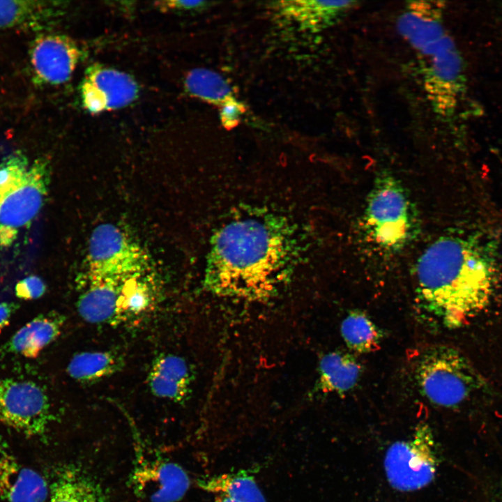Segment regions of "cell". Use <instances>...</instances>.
Returning a JSON list of instances; mask_svg holds the SVG:
<instances>
[{"label":"cell","mask_w":502,"mask_h":502,"mask_svg":"<svg viewBox=\"0 0 502 502\" xmlns=\"http://www.w3.org/2000/svg\"><path fill=\"white\" fill-rule=\"evenodd\" d=\"M236 223L217 238L206 283L219 295L267 300L277 282L281 238L259 222Z\"/></svg>","instance_id":"7a4b0ae2"},{"label":"cell","mask_w":502,"mask_h":502,"mask_svg":"<svg viewBox=\"0 0 502 502\" xmlns=\"http://www.w3.org/2000/svg\"><path fill=\"white\" fill-rule=\"evenodd\" d=\"M424 86L435 111L450 116L455 111L466 86L464 62L448 36L437 49L425 57Z\"/></svg>","instance_id":"30bf717a"},{"label":"cell","mask_w":502,"mask_h":502,"mask_svg":"<svg viewBox=\"0 0 502 502\" xmlns=\"http://www.w3.org/2000/svg\"><path fill=\"white\" fill-rule=\"evenodd\" d=\"M413 211L402 187L390 176L375 183L368 197L365 221L374 241L381 247L396 250L413 231Z\"/></svg>","instance_id":"8992f818"},{"label":"cell","mask_w":502,"mask_h":502,"mask_svg":"<svg viewBox=\"0 0 502 502\" xmlns=\"http://www.w3.org/2000/svg\"><path fill=\"white\" fill-rule=\"evenodd\" d=\"M500 502H502V499H501V500L500 501Z\"/></svg>","instance_id":"4dcf8cb0"},{"label":"cell","mask_w":502,"mask_h":502,"mask_svg":"<svg viewBox=\"0 0 502 502\" xmlns=\"http://www.w3.org/2000/svg\"><path fill=\"white\" fill-rule=\"evenodd\" d=\"M499 277L496 239L476 231L443 236L418 260V295L442 324L457 327L489 305Z\"/></svg>","instance_id":"6da1fadb"},{"label":"cell","mask_w":502,"mask_h":502,"mask_svg":"<svg viewBox=\"0 0 502 502\" xmlns=\"http://www.w3.org/2000/svg\"><path fill=\"white\" fill-rule=\"evenodd\" d=\"M50 169L47 158H38L20 181L0 194L1 247L10 246L40 213L48 192Z\"/></svg>","instance_id":"52a82bcc"},{"label":"cell","mask_w":502,"mask_h":502,"mask_svg":"<svg viewBox=\"0 0 502 502\" xmlns=\"http://www.w3.org/2000/svg\"><path fill=\"white\" fill-rule=\"evenodd\" d=\"M443 2L411 1L400 17L397 28L420 54L448 34L443 22Z\"/></svg>","instance_id":"5bb4252c"},{"label":"cell","mask_w":502,"mask_h":502,"mask_svg":"<svg viewBox=\"0 0 502 502\" xmlns=\"http://www.w3.org/2000/svg\"><path fill=\"white\" fill-rule=\"evenodd\" d=\"M147 383L155 396L183 402L190 393L191 375L189 367L181 357L161 354L152 363Z\"/></svg>","instance_id":"e0dca14e"},{"label":"cell","mask_w":502,"mask_h":502,"mask_svg":"<svg viewBox=\"0 0 502 502\" xmlns=\"http://www.w3.org/2000/svg\"><path fill=\"white\" fill-rule=\"evenodd\" d=\"M197 485L205 492L239 502H267L254 477L245 471L201 477L197 480Z\"/></svg>","instance_id":"7402d4cb"},{"label":"cell","mask_w":502,"mask_h":502,"mask_svg":"<svg viewBox=\"0 0 502 502\" xmlns=\"http://www.w3.org/2000/svg\"><path fill=\"white\" fill-rule=\"evenodd\" d=\"M54 419L44 390L35 382L0 379V422L27 437L45 434Z\"/></svg>","instance_id":"9c48e42d"},{"label":"cell","mask_w":502,"mask_h":502,"mask_svg":"<svg viewBox=\"0 0 502 502\" xmlns=\"http://www.w3.org/2000/svg\"><path fill=\"white\" fill-rule=\"evenodd\" d=\"M340 331L347 347L358 353H367L378 348L381 333L363 312H351L342 320Z\"/></svg>","instance_id":"603a6c76"},{"label":"cell","mask_w":502,"mask_h":502,"mask_svg":"<svg viewBox=\"0 0 502 502\" xmlns=\"http://www.w3.org/2000/svg\"><path fill=\"white\" fill-rule=\"evenodd\" d=\"M29 55L36 82L56 85L70 78L78 63L80 52L69 37L47 33L34 38Z\"/></svg>","instance_id":"7c38bea8"},{"label":"cell","mask_w":502,"mask_h":502,"mask_svg":"<svg viewBox=\"0 0 502 502\" xmlns=\"http://www.w3.org/2000/svg\"><path fill=\"white\" fill-rule=\"evenodd\" d=\"M27 158L18 151L0 164V194L20 181L30 167Z\"/></svg>","instance_id":"d4e9b609"},{"label":"cell","mask_w":502,"mask_h":502,"mask_svg":"<svg viewBox=\"0 0 502 502\" xmlns=\"http://www.w3.org/2000/svg\"><path fill=\"white\" fill-rule=\"evenodd\" d=\"M185 85L190 94L210 102L223 104L233 98L231 88L223 77L208 69L191 70Z\"/></svg>","instance_id":"cb8c5ba5"},{"label":"cell","mask_w":502,"mask_h":502,"mask_svg":"<svg viewBox=\"0 0 502 502\" xmlns=\"http://www.w3.org/2000/svg\"><path fill=\"white\" fill-rule=\"evenodd\" d=\"M356 4V1H282L277 7L281 15L301 27L318 31L334 24Z\"/></svg>","instance_id":"ac0fdd59"},{"label":"cell","mask_w":502,"mask_h":502,"mask_svg":"<svg viewBox=\"0 0 502 502\" xmlns=\"http://www.w3.org/2000/svg\"><path fill=\"white\" fill-rule=\"evenodd\" d=\"M57 8L52 1H0V29H40L56 16Z\"/></svg>","instance_id":"ffe728a7"},{"label":"cell","mask_w":502,"mask_h":502,"mask_svg":"<svg viewBox=\"0 0 502 502\" xmlns=\"http://www.w3.org/2000/svg\"><path fill=\"white\" fill-rule=\"evenodd\" d=\"M50 485L15 457L0 437V498L5 502H47Z\"/></svg>","instance_id":"4fadbf2b"},{"label":"cell","mask_w":502,"mask_h":502,"mask_svg":"<svg viewBox=\"0 0 502 502\" xmlns=\"http://www.w3.org/2000/svg\"><path fill=\"white\" fill-rule=\"evenodd\" d=\"M204 1H163V2H158L157 5L158 6L160 7L161 8H165V9H173V8H180V9H190V8H195L197 7H199L204 3Z\"/></svg>","instance_id":"f1b7e54d"},{"label":"cell","mask_w":502,"mask_h":502,"mask_svg":"<svg viewBox=\"0 0 502 502\" xmlns=\"http://www.w3.org/2000/svg\"><path fill=\"white\" fill-rule=\"evenodd\" d=\"M19 305L10 302H0V333L9 324Z\"/></svg>","instance_id":"83f0119b"},{"label":"cell","mask_w":502,"mask_h":502,"mask_svg":"<svg viewBox=\"0 0 502 502\" xmlns=\"http://www.w3.org/2000/svg\"><path fill=\"white\" fill-rule=\"evenodd\" d=\"M383 464L387 480L395 489L415 491L431 483L436 473L437 457L428 425H418L411 439L393 443Z\"/></svg>","instance_id":"ba28073f"},{"label":"cell","mask_w":502,"mask_h":502,"mask_svg":"<svg viewBox=\"0 0 502 502\" xmlns=\"http://www.w3.org/2000/svg\"><path fill=\"white\" fill-rule=\"evenodd\" d=\"M318 373L319 390L323 393L344 395L357 385L362 366L350 353L335 351L321 357Z\"/></svg>","instance_id":"d6986e66"},{"label":"cell","mask_w":502,"mask_h":502,"mask_svg":"<svg viewBox=\"0 0 502 502\" xmlns=\"http://www.w3.org/2000/svg\"><path fill=\"white\" fill-rule=\"evenodd\" d=\"M414 373L422 395L445 408L462 404L485 383L463 353L447 345H432L421 351Z\"/></svg>","instance_id":"3957f363"},{"label":"cell","mask_w":502,"mask_h":502,"mask_svg":"<svg viewBox=\"0 0 502 502\" xmlns=\"http://www.w3.org/2000/svg\"><path fill=\"white\" fill-rule=\"evenodd\" d=\"M245 110V107L234 98L225 102L220 111V119L223 126L226 128H232L236 126Z\"/></svg>","instance_id":"4316f807"},{"label":"cell","mask_w":502,"mask_h":502,"mask_svg":"<svg viewBox=\"0 0 502 502\" xmlns=\"http://www.w3.org/2000/svg\"><path fill=\"white\" fill-rule=\"evenodd\" d=\"M124 363V358L116 351H83L72 357L67 365V372L79 383H91L117 373Z\"/></svg>","instance_id":"44dd1931"},{"label":"cell","mask_w":502,"mask_h":502,"mask_svg":"<svg viewBox=\"0 0 502 502\" xmlns=\"http://www.w3.org/2000/svg\"><path fill=\"white\" fill-rule=\"evenodd\" d=\"M80 92L84 108L96 114L130 104L137 96L138 86L126 73L94 64L86 70Z\"/></svg>","instance_id":"8fae6325"},{"label":"cell","mask_w":502,"mask_h":502,"mask_svg":"<svg viewBox=\"0 0 502 502\" xmlns=\"http://www.w3.org/2000/svg\"><path fill=\"white\" fill-rule=\"evenodd\" d=\"M134 461L128 478L134 494L146 502H178L188 492L190 478L178 464L159 455L132 426Z\"/></svg>","instance_id":"5b68a950"},{"label":"cell","mask_w":502,"mask_h":502,"mask_svg":"<svg viewBox=\"0 0 502 502\" xmlns=\"http://www.w3.org/2000/svg\"><path fill=\"white\" fill-rule=\"evenodd\" d=\"M87 266L85 284H107L121 292L127 280L144 275L149 259L144 250L121 228L102 223L91 234Z\"/></svg>","instance_id":"277c9868"},{"label":"cell","mask_w":502,"mask_h":502,"mask_svg":"<svg viewBox=\"0 0 502 502\" xmlns=\"http://www.w3.org/2000/svg\"><path fill=\"white\" fill-rule=\"evenodd\" d=\"M65 319L56 312L38 314L14 334L3 346L2 351L28 358H36L59 336Z\"/></svg>","instance_id":"9a60e30c"},{"label":"cell","mask_w":502,"mask_h":502,"mask_svg":"<svg viewBox=\"0 0 502 502\" xmlns=\"http://www.w3.org/2000/svg\"><path fill=\"white\" fill-rule=\"evenodd\" d=\"M46 291V284L37 275L27 276L15 285V296L23 300H35L40 298Z\"/></svg>","instance_id":"484cf974"},{"label":"cell","mask_w":502,"mask_h":502,"mask_svg":"<svg viewBox=\"0 0 502 502\" xmlns=\"http://www.w3.org/2000/svg\"><path fill=\"white\" fill-rule=\"evenodd\" d=\"M47 502H109L100 484L74 464L57 468L50 485Z\"/></svg>","instance_id":"2e32d148"},{"label":"cell","mask_w":502,"mask_h":502,"mask_svg":"<svg viewBox=\"0 0 502 502\" xmlns=\"http://www.w3.org/2000/svg\"><path fill=\"white\" fill-rule=\"evenodd\" d=\"M215 502H239L232 498L228 497L225 495L217 494L215 495Z\"/></svg>","instance_id":"f546056e"}]
</instances>
